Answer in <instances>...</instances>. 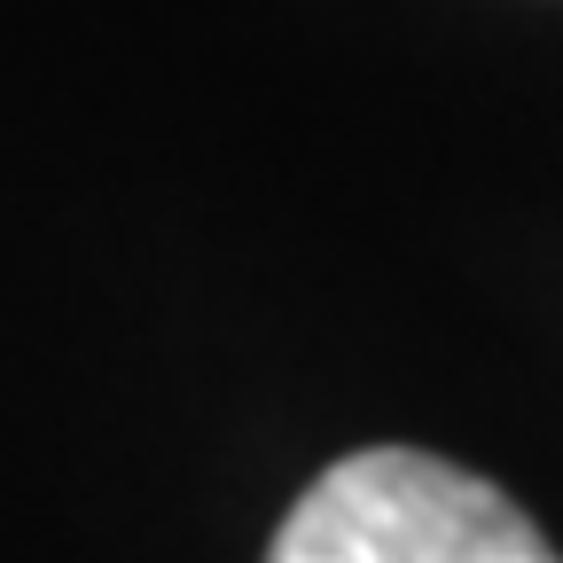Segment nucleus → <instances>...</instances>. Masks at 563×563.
Wrapping results in <instances>:
<instances>
[{
    "label": "nucleus",
    "instance_id": "obj_1",
    "mask_svg": "<svg viewBox=\"0 0 563 563\" xmlns=\"http://www.w3.org/2000/svg\"><path fill=\"white\" fill-rule=\"evenodd\" d=\"M266 563H563L493 477L415 446L329 462L266 540Z\"/></svg>",
    "mask_w": 563,
    "mask_h": 563
}]
</instances>
